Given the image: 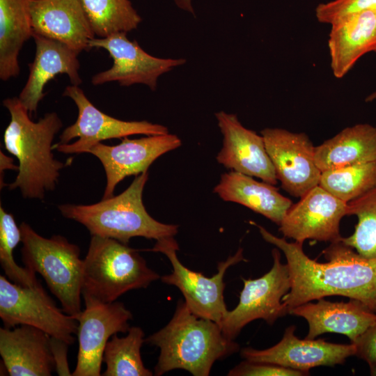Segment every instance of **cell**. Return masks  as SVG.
Segmentation results:
<instances>
[{
    "label": "cell",
    "mask_w": 376,
    "mask_h": 376,
    "mask_svg": "<svg viewBox=\"0 0 376 376\" xmlns=\"http://www.w3.org/2000/svg\"><path fill=\"white\" fill-rule=\"evenodd\" d=\"M376 8V0H332L318 4L315 16L318 22L332 24L353 13Z\"/></svg>",
    "instance_id": "4dcf8cb0"
},
{
    "label": "cell",
    "mask_w": 376,
    "mask_h": 376,
    "mask_svg": "<svg viewBox=\"0 0 376 376\" xmlns=\"http://www.w3.org/2000/svg\"><path fill=\"white\" fill-rule=\"evenodd\" d=\"M85 308L77 318L78 343L77 365L73 376H100L102 357L113 335L128 331L132 314L119 301L103 302L82 295Z\"/></svg>",
    "instance_id": "8fae6325"
},
{
    "label": "cell",
    "mask_w": 376,
    "mask_h": 376,
    "mask_svg": "<svg viewBox=\"0 0 376 376\" xmlns=\"http://www.w3.org/2000/svg\"><path fill=\"white\" fill-rule=\"evenodd\" d=\"M89 47L104 49L113 59V65L109 69L92 77L91 83L95 86L112 81H116L122 86L142 84L155 91L157 79L162 75L187 61L182 58L153 56L145 52L136 41L130 40L125 33L94 38L90 41Z\"/></svg>",
    "instance_id": "4fadbf2b"
},
{
    "label": "cell",
    "mask_w": 376,
    "mask_h": 376,
    "mask_svg": "<svg viewBox=\"0 0 376 376\" xmlns=\"http://www.w3.org/2000/svg\"><path fill=\"white\" fill-rule=\"evenodd\" d=\"M347 203L320 185L292 204L279 226L285 237L302 244L306 240L335 243L341 241L340 223L347 216Z\"/></svg>",
    "instance_id": "5bb4252c"
},
{
    "label": "cell",
    "mask_w": 376,
    "mask_h": 376,
    "mask_svg": "<svg viewBox=\"0 0 376 376\" xmlns=\"http://www.w3.org/2000/svg\"><path fill=\"white\" fill-rule=\"evenodd\" d=\"M228 376H302L305 373L267 363L242 361L230 370Z\"/></svg>",
    "instance_id": "1f68e13d"
},
{
    "label": "cell",
    "mask_w": 376,
    "mask_h": 376,
    "mask_svg": "<svg viewBox=\"0 0 376 376\" xmlns=\"http://www.w3.org/2000/svg\"><path fill=\"white\" fill-rule=\"evenodd\" d=\"M32 0H0V78L7 81L20 72L18 56L33 37Z\"/></svg>",
    "instance_id": "d4e9b609"
},
{
    "label": "cell",
    "mask_w": 376,
    "mask_h": 376,
    "mask_svg": "<svg viewBox=\"0 0 376 376\" xmlns=\"http://www.w3.org/2000/svg\"><path fill=\"white\" fill-rule=\"evenodd\" d=\"M296 327L291 325L284 331L281 340L265 350L250 347L242 349L241 357L244 360L279 365L309 375L315 367L334 366L343 364L355 354V346L350 344H336L323 339H300L295 336Z\"/></svg>",
    "instance_id": "2e32d148"
},
{
    "label": "cell",
    "mask_w": 376,
    "mask_h": 376,
    "mask_svg": "<svg viewBox=\"0 0 376 376\" xmlns=\"http://www.w3.org/2000/svg\"><path fill=\"white\" fill-rule=\"evenodd\" d=\"M376 100V91L370 93L365 99L366 102H370Z\"/></svg>",
    "instance_id": "8d00e7d4"
},
{
    "label": "cell",
    "mask_w": 376,
    "mask_h": 376,
    "mask_svg": "<svg viewBox=\"0 0 376 376\" xmlns=\"http://www.w3.org/2000/svg\"><path fill=\"white\" fill-rule=\"evenodd\" d=\"M0 318L6 328L17 325L36 327L49 336L75 342L78 321L58 308L41 283L35 288L17 285L0 276Z\"/></svg>",
    "instance_id": "9c48e42d"
},
{
    "label": "cell",
    "mask_w": 376,
    "mask_h": 376,
    "mask_svg": "<svg viewBox=\"0 0 376 376\" xmlns=\"http://www.w3.org/2000/svg\"><path fill=\"white\" fill-rule=\"evenodd\" d=\"M282 188L301 198L319 185L321 171L315 159V148L308 135L282 128H265L260 132Z\"/></svg>",
    "instance_id": "7c38bea8"
},
{
    "label": "cell",
    "mask_w": 376,
    "mask_h": 376,
    "mask_svg": "<svg viewBox=\"0 0 376 376\" xmlns=\"http://www.w3.org/2000/svg\"><path fill=\"white\" fill-rule=\"evenodd\" d=\"M376 52V49H375V52Z\"/></svg>",
    "instance_id": "f35d334b"
},
{
    "label": "cell",
    "mask_w": 376,
    "mask_h": 376,
    "mask_svg": "<svg viewBox=\"0 0 376 376\" xmlns=\"http://www.w3.org/2000/svg\"><path fill=\"white\" fill-rule=\"evenodd\" d=\"M145 343L159 349L154 375L182 369L194 376L210 375L214 362L237 352L239 345L227 338L220 325L194 314L185 301H178L173 316Z\"/></svg>",
    "instance_id": "3957f363"
},
{
    "label": "cell",
    "mask_w": 376,
    "mask_h": 376,
    "mask_svg": "<svg viewBox=\"0 0 376 376\" xmlns=\"http://www.w3.org/2000/svg\"><path fill=\"white\" fill-rule=\"evenodd\" d=\"M22 242L20 228L13 215L0 205V264L8 279L23 287L35 288L40 283L36 273L21 267L14 260L13 251Z\"/></svg>",
    "instance_id": "f546056e"
},
{
    "label": "cell",
    "mask_w": 376,
    "mask_h": 376,
    "mask_svg": "<svg viewBox=\"0 0 376 376\" xmlns=\"http://www.w3.org/2000/svg\"><path fill=\"white\" fill-rule=\"evenodd\" d=\"M273 265L263 276L244 279V287L238 304L228 311L220 324L224 334L234 340L249 323L263 319L269 324L288 313L282 298L291 288V277L287 263L281 262L279 249L272 251Z\"/></svg>",
    "instance_id": "30bf717a"
},
{
    "label": "cell",
    "mask_w": 376,
    "mask_h": 376,
    "mask_svg": "<svg viewBox=\"0 0 376 376\" xmlns=\"http://www.w3.org/2000/svg\"><path fill=\"white\" fill-rule=\"evenodd\" d=\"M252 224L266 242L285 256L291 288L282 301L288 313L297 306L333 295L356 299L376 313V258H364L340 241L322 251L327 262L319 263L305 254L302 244L288 242Z\"/></svg>",
    "instance_id": "6da1fadb"
},
{
    "label": "cell",
    "mask_w": 376,
    "mask_h": 376,
    "mask_svg": "<svg viewBox=\"0 0 376 376\" xmlns=\"http://www.w3.org/2000/svg\"><path fill=\"white\" fill-rule=\"evenodd\" d=\"M49 343L57 374L61 376L72 375L67 357L70 345L63 340L52 336H50Z\"/></svg>",
    "instance_id": "836d02e7"
},
{
    "label": "cell",
    "mask_w": 376,
    "mask_h": 376,
    "mask_svg": "<svg viewBox=\"0 0 376 376\" xmlns=\"http://www.w3.org/2000/svg\"><path fill=\"white\" fill-rule=\"evenodd\" d=\"M19 228L24 265L42 276L63 311L77 319L82 311L84 266L79 246L59 235L42 237L26 222H22Z\"/></svg>",
    "instance_id": "8992f818"
},
{
    "label": "cell",
    "mask_w": 376,
    "mask_h": 376,
    "mask_svg": "<svg viewBox=\"0 0 376 376\" xmlns=\"http://www.w3.org/2000/svg\"><path fill=\"white\" fill-rule=\"evenodd\" d=\"M181 144L178 136L169 132L134 139L126 136L118 145L109 146L100 142L93 146L88 153L100 161L106 174L102 199L112 197L116 187L124 178L147 171L159 157Z\"/></svg>",
    "instance_id": "9a60e30c"
},
{
    "label": "cell",
    "mask_w": 376,
    "mask_h": 376,
    "mask_svg": "<svg viewBox=\"0 0 376 376\" xmlns=\"http://www.w3.org/2000/svg\"><path fill=\"white\" fill-rule=\"evenodd\" d=\"M3 105L10 115L3 133V144L19 162L17 175L7 186L10 190L18 189L24 198L42 200L45 191L55 189L60 171L65 166L52 153V143L63 126L62 121L55 112L33 121L17 97L6 98Z\"/></svg>",
    "instance_id": "7a4b0ae2"
},
{
    "label": "cell",
    "mask_w": 376,
    "mask_h": 376,
    "mask_svg": "<svg viewBox=\"0 0 376 376\" xmlns=\"http://www.w3.org/2000/svg\"><path fill=\"white\" fill-rule=\"evenodd\" d=\"M215 117L224 136L217 162L232 171L275 185L278 180L263 136L243 126L235 114L221 111Z\"/></svg>",
    "instance_id": "e0dca14e"
},
{
    "label": "cell",
    "mask_w": 376,
    "mask_h": 376,
    "mask_svg": "<svg viewBox=\"0 0 376 376\" xmlns=\"http://www.w3.org/2000/svg\"><path fill=\"white\" fill-rule=\"evenodd\" d=\"M160 278L138 250L112 238L91 236L84 259L82 295L111 303Z\"/></svg>",
    "instance_id": "5b68a950"
},
{
    "label": "cell",
    "mask_w": 376,
    "mask_h": 376,
    "mask_svg": "<svg viewBox=\"0 0 376 376\" xmlns=\"http://www.w3.org/2000/svg\"><path fill=\"white\" fill-rule=\"evenodd\" d=\"M319 185L347 203L376 187V161L322 171Z\"/></svg>",
    "instance_id": "83f0119b"
},
{
    "label": "cell",
    "mask_w": 376,
    "mask_h": 376,
    "mask_svg": "<svg viewBox=\"0 0 376 376\" xmlns=\"http://www.w3.org/2000/svg\"><path fill=\"white\" fill-rule=\"evenodd\" d=\"M178 242L173 237L156 240L155 246L148 249L164 254L169 260L173 272L160 279L166 284L177 287L184 296L189 310L196 315L211 320L219 325L228 311L224 298L225 283L224 276L231 266L247 261L240 249L235 255L218 263V272L212 277H206L201 272L188 269L177 256Z\"/></svg>",
    "instance_id": "52a82bcc"
},
{
    "label": "cell",
    "mask_w": 376,
    "mask_h": 376,
    "mask_svg": "<svg viewBox=\"0 0 376 376\" xmlns=\"http://www.w3.org/2000/svg\"><path fill=\"white\" fill-rule=\"evenodd\" d=\"M91 29L99 38L131 31L141 17L130 0H79Z\"/></svg>",
    "instance_id": "4316f807"
},
{
    "label": "cell",
    "mask_w": 376,
    "mask_h": 376,
    "mask_svg": "<svg viewBox=\"0 0 376 376\" xmlns=\"http://www.w3.org/2000/svg\"><path fill=\"white\" fill-rule=\"evenodd\" d=\"M370 368L371 375L376 376V366H373Z\"/></svg>",
    "instance_id": "74e56055"
},
{
    "label": "cell",
    "mask_w": 376,
    "mask_h": 376,
    "mask_svg": "<svg viewBox=\"0 0 376 376\" xmlns=\"http://www.w3.org/2000/svg\"><path fill=\"white\" fill-rule=\"evenodd\" d=\"M50 336L29 325L0 329V354L10 376H49L55 370Z\"/></svg>",
    "instance_id": "ffe728a7"
},
{
    "label": "cell",
    "mask_w": 376,
    "mask_h": 376,
    "mask_svg": "<svg viewBox=\"0 0 376 376\" xmlns=\"http://www.w3.org/2000/svg\"><path fill=\"white\" fill-rule=\"evenodd\" d=\"M178 8L194 14V10L191 4V0H174Z\"/></svg>",
    "instance_id": "d590c367"
},
{
    "label": "cell",
    "mask_w": 376,
    "mask_h": 376,
    "mask_svg": "<svg viewBox=\"0 0 376 376\" xmlns=\"http://www.w3.org/2000/svg\"><path fill=\"white\" fill-rule=\"evenodd\" d=\"M148 172L138 175L121 194L90 205L61 204L58 208L65 218L84 226L91 236L112 238L125 244L134 237L159 240L174 237L178 226L159 222L147 212L143 191Z\"/></svg>",
    "instance_id": "277c9868"
},
{
    "label": "cell",
    "mask_w": 376,
    "mask_h": 376,
    "mask_svg": "<svg viewBox=\"0 0 376 376\" xmlns=\"http://www.w3.org/2000/svg\"><path fill=\"white\" fill-rule=\"evenodd\" d=\"M352 343L355 346V356L366 361L370 367L376 366V323Z\"/></svg>",
    "instance_id": "d6a6232c"
},
{
    "label": "cell",
    "mask_w": 376,
    "mask_h": 376,
    "mask_svg": "<svg viewBox=\"0 0 376 376\" xmlns=\"http://www.w3.org/2000/svg\"><path fill=\"white\" fill-rule=\"evenodd\" d=\"M18 170V166L14 164L13 159L6 155L2 151H0V171L1 175L5 170Z\"/></svg>",
    "instance_id": "e575fe53"
},
{
    "label": "cell",
    "mask_w": 376,
    "mask_h": 376,
    "mask_svg": "<svg viewBox=\"0 0 376 376\" xmlns=\"http://www.w3.org/2000/svg\"><path fill=\"white\" fill-rule=\"evenodd\" d=\"M33 38L35 57L29 64L27 81L18 97L30 116L37 111L39 102L45 95V85L56 75H66L72 85L79 86L82 83L77 52L61 42L40 35L33 33Z\"/></svg>",
    "instance_id": "d6986e66"
},
{
    "label": "cell",
    "mask_w": 376,
    "mask_h": 376,
    "mask_svg": "<svg viewBox=\"0 0 376 376\" xmlns=\"http://www.w3.org/2000/svg\"><path fill=\"white\" fill-rule=\"evenodd\" d=\"M214 192L222 200L242 205L278 226L292 205L274 185L234 171L221 175Z\"/></svg>",
    "instance_id": "603a6c76"
},
{
    "label": "cell",
    "mask_w": 376,
    "mask_h": 376,
    "mask_svg": "<svg viewBox=\"0 0 376 376\" xmlns=\"http://www.w3.org/2000/svg\"><path fill=\"white\" fill-rule=\"evenodd\" d=\"M328 47L332 73L343 78L361 57L376 49V8L351 13L331 24Z\"/></svg>",
    "instance_id": "7402d4cb"
},
{
    "label": "cell",
    "mask_w": 376,
    "mask_h": 376,
    "mask_svg": "<svg viewBox=\"0 0 376 376\" xmlns=\"http://www.w3.org/2000/svg\"><path fill=\"white\" fill-rule=\"evenodd\" d=\"M63 95L73 100L78 109V116L75 123L62 132L60 141L53 145V148L61 153L88 152L97 143L111 139L169 133L168 128L159 124L147 120H122L102 112L90 102L79 86H68Z\"/></svg>",
    "instance_id": "ba28073f"
},
{
    "label": "cell",
    "mask_w": 376,
    "mask_h": 376,
    "mask_svg": "<svg viewBox=\"0 0 376 376\" xmlns=\"http://www.w3.org/2000/svg\"><path fill=\"white\" fill-rule=\"evenodd\" d=\"M33 33L61 42L79 54L95 38L79 0H32Z\"/></svg>",
    "instance_id": "ac0fdd59"
},
{
    "label": "cell",
    "mask_w": 376,
    "mask_h": 376,
    "mask_svg": "<svg viewBox=\"0 0 376 376\" xmlns=\"http://www.w3.org/2000/svg\"><path fill=\"white\" fill-rule=\"evenodd\" d=\"M347 215L357 217L354 232L341 242L366 258H376V187L347 203Z\"/></svg>",
    "instance_id": "f1b7e54d"
},
{
    "label": "cell",
    "mask_w": 376,
    "mask_h": 376,
    "mask_svg": "<svg viewBox=\"0 0 376 376\" xmlns=\"http://www.w3.org/2000/svg\"><path fill=\"white\" fill-rule=\"evenodd\" d=\"M321 172L376 161V127L368 123L349 126L315 148Z\"/></svg>",
    "instance_id": "cb8c5ba5"
},
{
    "label": "cell",
    "mask_w": 376,
    "mask_h": 376,
    "mask_svg": "<svg viewBox=\"0 0 376 376\" xmlns=\"http://www.w3.org/2000/svg\"><path fill=\"white\" fill-rule=\"evenodd\" d=\"M145 342L144 332L139 327L129 328L127 335H113L107 342L102 362L106 364L103 376H152L153 373L143 365L141 348Z\"/></svg>",
    "instance_id": "484cf974"
},
{
    "label": "cell",
    "mask_w": 376,
    "mask_h": 376,
    "mask_svg": "<svg viewBox=\"0 0 376 376\" xmlns=\"http://www.w3.org/2000/svg\"><path fill=\"white\" fill-rule=\"evenodd\" d=\"M289 314L304 318L308 324L306 338L313 339L325 333L348 337L354 343L370 327L376 323V313L360 301L331 302L321 298L297 306Z\"/></svg>",
    "instance_id": "44dd1931"
}]
</instances>
